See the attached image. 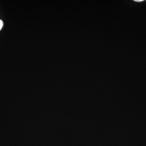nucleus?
Instances as JSON below:
<instances>
[{
    "mask_svg": "<svg viewBox=\"0 0 146 146\" xmlns=\"http://www.w3.org/2000/svg\"><path fill=\"white\" fill-rule=\"evenodd\" d=\"M3 26V23L2 21L0 20V30L2 28Z\"/></svg>",
    "mask_w": 146,
    "mask_h": 146,
    "instance_id": "1",
    "label": "nucleus"
},
{
    "mask_svg": "<svg viewBox=\"0 0 146 146\" xmlns=\"http://www.w3.org/2000/svg\"><path fill=\"white\" fill-rule=\"evenodd\" d=\"M134 1L138 2H142L144 1V0H134Z\"/></svg>",
    "mask_w": 146,
    "mask_h": 146,
    "instance_id": "2",
    "label": "nucleus"
}]
</instances>
